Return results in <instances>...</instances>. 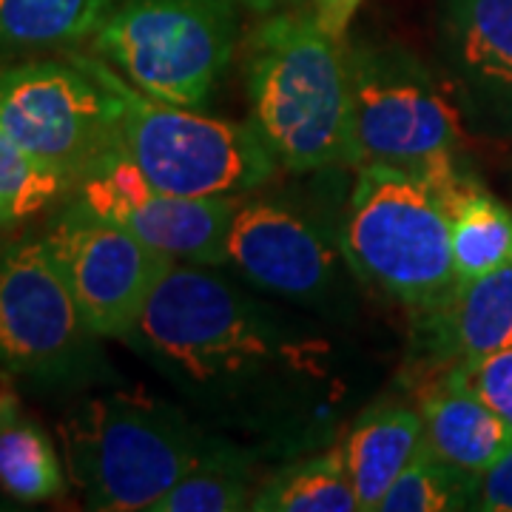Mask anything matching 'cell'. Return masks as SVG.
<instances>
[{"label":"cell","mask_w":512,"mask_h":512,"mask_svg":"<svg viewBox=\"0 0 512 512\" xmlns=\"http://www.w3.org/2000/svg\"><path fill=\"white\" fill-rule=\"evenodd\" d=\"M205 419L274 441H313L345 399V362L205 265H171L126 339Z\"/></svg>","instance_id":"1"},{"label":"cell","mask_w":512,"mask_h":512,"mask_svg":"<svg viewBox=\"0 0 512 512\" xmlns=\"http://www.w3.org/2000/svg\"><path fill=\"white\" fill-rule=\"evenodd\" d=\"M245 92L251 126L282 168H359L348 49L313 12L276 15L248 35Z\"/></svg>","instance_id":"2"},{"label":"cell","mask_w":512,"mask_h":512,"mask_svg":"<svg viewBox=\"0 0 512 512\" xmlns=\"http://www.w3.org/2000/svg\"><path fill=\"white\" fill-rule=\"evenodd\" d=\"M69 473L89 510L151 512L180 478L228 441L180 407L114 390L80 404L60 427Z\"/></svg>","instance_id":"3"},{"label":"cell","mask_w":512,"mask_h":512,"mask_svg":"<svg viewBox=\"0 0 512 512\" xmlns=\"http://www.w3.org/2000/svg\"><path fill=\"white\" fill-rule=\"evenodd\" d=\"M69 57L117 100V148L154 188L180 197H239L276 174L279 163L251 123L157 100L131 86L100 55Z\"/></svg>","instance_id":"4"},{"label":"cell","mask_w":512,"mask_h":512,"mask_svg":"<svg viewBox=\"0 0 512 512\" xmlns=\"http://www.w3.org/2000/svg\"><path fill=\"white\" fill-rule=\"evenodd\" d=\"M339 237L350 274L402 302L416 319L456 288L447 208L410 168L359 165Z\"/></svg>","instance_id":"5"},{"label":"cell","mask_w":512,"mask_h":512,"mask_svg":"<svg viewBox=\"0 0 512 512\" xmlns=\"http://www.w3.org/2000/svg\"><path fill=\"white\" fill-rule=\"evenodd\" d=\"M92 46L140 92L200 109L231 66L237 6L234 0H117Z\"/></svg>","instance_id":"6"},{"label":"cell","mask_w":512,"mask_h":512,"mask_svg":"<svg viewBox=\"0 0 512 512\" xmlns=\"http://www.w3.org/2000/svg\"><path fill=\"white\" fill-rule=\"evenodd\" d=\"M46 239L0 251V373L43 390L111 376Z\"/></svg>","instance_id":"7"},{"label":"cell","mask_w":512,"mask_h":512,"mask_svg":"<svg viewBox=\"0 0 512 512\" xmlns=\"http://www.w3.org/2000/svg\"><path fill=\"white\" fill-rule=\"evenodd\" d=\"M353 131L359 165L419 171L461 148V111L436 74L396 43H353Z\"/></svg>","instance_id":"8"},{"label":"cell","mask_w":512,"mask_h":512,"mask_svg":"<svg viewBox=\"0 0 512 512\" xmlns=\"http://www.w3.org/2000/svg\"><path fill=\"white\" fill-rule=\"evenodd\" d=\"M0 128L77 185L117 148V100L69 55L0 66Z\"/></svg>","instance_id":"9"},{"label":"cell","mask_w":512,"mask_h":512,"mask_svg":"<svg viewBox=\"0 0 512 512\" xmlns=\"http://www.w3.org/2000/svg\"><path fill=\"white\" fill-rule=\"evenodd\" d=\"M86 325L100 339H126L174 259L117 222L69 200L46 234Z\"/></svg>","instance_id":"10"},{"label":"cell","mask_w":512,"mask_h":512,"mask_svg":"<svg viewBox=\"0 0 512 512\" xmlns=\"http://www.w3.org/2000/svg\"><path fill=\"white\" fill-rule=\"evenodd\" d=\"M225 265H234L262 291L319 311L342 299L350 268L342 237L333 242L308 211L276 197L245 194L234 200Z\"/></svg>","instance_id":"11"},{"label":"cell","mask_w":512,"mask_h":512,"mask_svg":"<svg viewBox=\"0 0 512 512\" xmlns=\"http://www.w3.org/2000/svg\"><path fill=\"white\" fill-rule=\"evenodd\" d=\"M72 197L86 211L123 225L174 262L225 265V237L237 197H180L160 191L128 163L120 148L77 180Z\"/></svg>","instance_id":"12"},{"label":"cell","mask_w":512,"mask_h":512,"mask_svg":"<svg viewBox=\"0 0 512 512\" xmlns=\"http://www.w3.org/2000/svg\"><path fill=\"white\" fill-rule=\"evenodd\" d=\"M441 66L464 123L512 137V0H450Z\"/></svg>","instance_id":"13"},{"label":"cell","mask_w":512,"mask_h":512,"mask_svg":"<svg viewBox=\"0 0 512 512\" xmlns=\"http://www.w3.org/2000/svg\"><path fill=\"white\" fill-rule=\"evenodd\" d=\"M419 330L427 362L441 365L444 373L512 348V262L456 282L436 311L419 316Z\"/></svg>","instance_id":"14"},{"label":"cell","mask_w":512,"mask_h":512,"mask_svg":"<svg viewBox=\"0 0 512 512\" xmlns=\"http://www.w3.org/2000/svg\"><path fill=\"white\" fill-rule=\"evenodd\" d=\"M424 444L470 476H484L512 444V424L458 373H444L421 396Z\"/></svg>","instance_id":"15"},{"label":"cell","mask_w":512,"mask_h":512,"mask_svg":"<svg viewBox=\"0 0 512 512\" xmlns=\"http://www.w3.org/2000/svg\"><path fill=\"white\" fill-rule=\"evenodd\" d=\"M421 447L424 421L419 410L402 404H379L353 421L339 450L356 490L359 512H379L387 490L419 456Z\"/></svg>","instance_id":"16"},{"label":"cell","mask_w":512,"mask_h":512,"mask_svg":"<svg viewBox=\"0 0 512 512\" xmlns=\"http://www.w3.org/2000/svg\"><path fill=\"white\" fill-rule=\"evenodd\" d=\"M450 217V248L458 282L512 262V208L470 174L439 194Z\"/></svg>","instance_id":"17"},{"label":"cell","mask_w":512,"mask_h":512,"mask_svg":"<svg viewBox=\"0 0 512 512\" xmlns=\"http://www.w3.org/2000/svg\"><path fill=\"white\" fill-rule=\"evenodd\" d=\"M0 487L26 504L49 501L66 490L63 464L49 433L6 384L0 387Z\"/></svg>","instance_id":"18"},{"label":"cell","mask_w":512,"mask_h":512,"mask_svg":"<svg viewBox=\"0 0 512 512\" xmlns=\"http://www.w3.org/2000/svg\"><path fill=\"white\" fill-rule=\"evenodd\" d=\"M117 0H0V57L92 40Z\"/></svg>","instance_id":"19"},{"label":"cell","mask_w":512,"mask_h":512,"mask_svg":"<svg viewBox=\"0 0 512 512\" xmlns=\"http://www.w3.org/2000/svg\"><path fill=\"white\" fill-rule=\"evenodd\" d=\"M254 512H359L342 450L296 458L276 470L254 495Z\"/></svg>","instance_id":"20"},{"label":"cell","mask_w":512,"mask_h":512,"mask_svg":"<svg viewBox=\"0 0 512 512\" xmlns=\"http://www.w3.org/2000/svg\"><path fill=\"white\" fill-rule=\"evenodd\" d=\"M254 453L225 444L214 456L188 470L151 512H239L251 504V461Z\"/></svg>","instance_id":"21"},{"label":"cell","mask_w":512,"mask_h":512,"mask_svg":"<svg viewBox=\"0 0 512 512\" xmlns=\"http://www.w3.org/2000/svg\"><path fill=\"white\" fill-rule=\"evenodd\" d=\"M72 188L69 177L37 160L0 128V228H12L46 211Z\"/></svg>","instance_id":"22"},{"label":"cell","mask_w":512,"mask_h":512,"mask_svg":"<svg viewBox=\"0 0 512 512\" xmlns=\"http://www.w3.org/2000/svg\"><path fill=\"white\" fill-rule=\"evenodd\" d=\"M478 478L441 461L427 450L407 464L382 498L379 512H456L473 507Z\"/></svg>","instance_id":"23"},{"label":"cell","mask_w":512,"mask_h":512,"mask_svg":"<svg viewBox=\"0 0 512 512\" xmlns=\"http://www.w3.org/2000/svg\"><path fill=\"white\" fill-rule=\"evenodd\" d=\"M450 373H458L484 402L495 407L512 424V348L501 350L476 365L450 370Z\"/></svg>","instance_id":"24"},{"label":"cell","mask_w":512,"mask_h":512,"mask_svg":"<svg viewBox=\"0 0 512 512\" xmlns=\"http://www.w3.org/2000/svg\"><path fill=\"white\" fill-rule=\"evenodd\" d=\"M470 510L512 512V444L484 476H478Z\"/></svg>","instance_id":"25"},{"label":"cell","mask_w":512,"mask_h":512,"mask_svg":"<svg viewBox=\"0 0 512 512\" xmlns=\"http://www.w3.org/2000/svg\"><path fill=\"white\" fill-rule=\"evenodd\" d=\"M359 6H362V0H316L313 15L328 35L345 40V32H348L350 20Z\"/></svg>","instance_id":"26"},{"label":"cell","mask_w":512,"mask_h":512,"mask_svg":"<svg viewBox=\"0 0 512 512\" xmlns=\"http://www.w3.org/2000/svg\"><path fill=\"white\" fill-rule=\"evenodd\" d=\"M245 6H251L256 12H271L276 6H282V3H291V0H242Z\"/></svg>","instance_id":"27"}]
</instances>
